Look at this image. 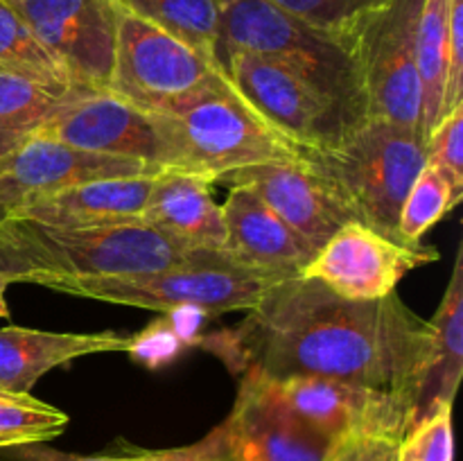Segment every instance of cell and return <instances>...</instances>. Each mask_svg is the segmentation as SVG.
<instances>
[{
	"label": "cell",
	"mask_w": 463,
	"mask_h": 461,
	"mask_svg": "<svg viewBox=\"0 0 463 461\" xmlns=\"http://www.w3.org/2000/svg\"><path fill=\"white\" fill-rule=\"evenodd\" d=\"M184 348H188V343L181 339L172 321L163 315L161 319L147 325L143 333L131 334V343L127 353L134 362H140L149 369H158V366H165L172 360H176Z\"/></svg>",
	"instance_id": "cell-32"
},
{
	"label": "cell",
	"mask_w": 463,
	"mask_h": 461,
	"mask_svg": "<svg viewBox=\"0 0 463 461\" xmlns=\"http://www.w3.org/2000/svg\"><path fill=\"white\" fill-rule=\"evenodd\" d=\"M267 384L301 423L328 443L353 432L405 437L411 425V400L401 393L312 375L267 380Z\"/></svg>",
	"instance_id": "cell-11"
},
{
	"label": "cell",
	"mask_w": 463,
	"mask_h": 461,
	"mask_svg": "<svg viewBox=\"0 0 463 461\" xmlns=\"http://www.w3.org/2000/svg\"><path fill=\"white\" fill-rule=\"evenodd\" d=\"M0 72L25 77L57 98H71L77 93L61 63L50 54L7 0H0Z\"/></svg>",
	"instance_id": "cell-22"
},
{
	"label": "cell",
	"mask_w": 463,
	"mask_h": 461,
	"mask_svg": "<svg viewBox=\"0 0 463 461\" xmlns=\"http://www.w3.org/2000/svg\"><path fill=\"white\" fill-rule=\"evenodd\" d=\"M222 260L229 258L190 247L140 221L54 226L12 215L0 220V274L12 283L32 285L36 278L54 276L134 274Z\"/></svg>",
	"instance_id": "cell-2"
},
{
	"label": "cell",
	"mask_w": 463,
	"mask_h": 461,
	"mask_svg": "<svg viewBox=\"0 0 463 461\" xmlns=\"http://www.w3.org/2000/svg\"><path fill=\"white\" fill-rule=\"evenodd\" d=\"M61 63L77 93L109 90L116 57L113 0H7Z\"/></svg>",
	"instance_id": "cell-9"
},
{
	"label": "cell",
	"mask_w": 463,
	"mask_h": 461,
	"mask_svg": "<svg viewBox=\"0 0 463 461\" xmlns=\"http://www.w3.org/2000/svg\"><path fill=\"white\" fill-rule=\"evenodd\" d=\"M416 68L420 84V136L441 120L448 75V0H423L416 27Z\"/></svg>",
	"instance_id": "cell-23"
},
{
	"label": "cell",
	"mask_w": 463,
	"mask_h": 461,
	"mask_svg": "<svg viewBox=\"0 0 463 461\" xmlns=\"http://www.w3.org/2000/svg\"><path fill=\"white\" fill-rule=\"evenodd\" d=\"M211 181L179 170H161L140 212L147 224L190 247L224 253L226 226L222 206L213 199Z\"/></svg>",
	"instance_id": "cell-19"
},
{
	"label": "cell",
	"mask_w": 463,
	"mask_h": 461,
	"mask_svg": "<svg viewBox=\"0 0 463 461\" xmlns=\"http://www.w3.org/2000/svg\"><path fill=\"white\" fill-rule=\"evenodd\" d=\"M21 140L23 138H18V136L9 134L7 129H3V127H0V158L7 156V154L12 152V149L16 147L18 143H21Z\"/></svg>",
	"instance_id": "cell-35"
},
{
	"label": "cell",
	"mask_w": 463,
	"mask_h": 461,
	"mask_svg": "<svg viewBox=\"0 0 463 461\" xmlns=\"http://www.w3.org/2000/svg\"><path fill=\"white\" fill-rule=\"evenodd\" d=\"M71 419L59 407L39 400L32 393L0 391V450L57 438Z\"/></svg>",
	"instance_id": "cell-25"
},
{
	"label": "cell",
	"mask_w": 463,
	"mask_h": 461,
	"mask_svg": "<svg viewBox=\"0 0 463 461\" xmlns=\"http://www.w3.org/2000/svg\"><path fill=\"white\" fill-rule=\"evenodd\" d=\"M463 102V0H448V75L441 118Z\"/></svg>",
	"instance_id": "cell-34"
},
{
	"label": "cell",
	"mask_w": 463,
	"mask_h": 461,
	"mask_svg": "<svg viewBox=\"0 0 463 461\" xmlns=\"http://www.w3.org/2000/svg\"><path fill=\"white\" fill-rule=\"evenodd\" d=\"M459 202L461 194L455 193L450 181L425 161L423 170L419 172L402 202L401 221H398V233L402 242L419 244L443 215L459 206Z\"/></svg>",
	"instance_id": "cell-26"
},
{
	"label": "cell",
	"mask_w": 463,
	"mask_h": 461,
	"mask_svg": "<svg viewBox=\"0 0 463 461\" xmlns=\"http://www.w3.org/2000/svg\"><path fill=\"white\" fill-rule=\"evenodd\" d=\"M143 174H158V170L134 158L86 152L43 136H27L0 158V217L5 220L23 203L72 185Z\"/></svg>",
	"instance_id": "cell-14"
},
{
	"label": "cell",
	"mask_w": 463,
	"mask_h": 461,
	"mask_svg": "<svg viewBox=\"0 0 463 461\" xmlns=\"http://www.w3.org/2000/svg\"><path fill=\"white\" fill-rule=\"evenodd\" d=\"M420 7L423 0H392L344 39L357 72L366 120H387L419 134L416 27Z\"/></svg>",
	"instance_id": "cell-7"
},
{
	"label": "cell",
	"mask_w": 463,
	"mask_h": 461,
	"mask_svg": "<svg viewBox=\"0 0 463 461\" xmlns=\"http://www.w3.org/2000/svg\"><path fill=\"white\" fill-rule=\"evenodd\" d=\"M220 72V61L118 7L109 93L145 113H165L206 89Z\"/></svg>",
	"instance_id": "cell-8"
},
{
	"label": "cell",
	"mask_w": 463,
	"mask_h": 461,
	"mask_svg": "<svg viewBox=\"0 0 463 461\" xmlns=\"http://www.w3.org/2000/svg\"><path fill=\"white\" fill-rule=\"evenodd\" d=\"M120 9L152 23L217 61V0H113Z\"/></svg>",
	"instance_id": "cell-24"
},
{
	"label": "cell",
	"mask_w": 463,
	"mask_h": 461,
	"mask_svg": "<svg viewBox=\"0 0 463 461\" xmlns=\"http://www.w3.org/2000/svg\"><path fill=\"white\" fill-rule=\"evenodd\" d=\"M12 285V280L5 274H0V319H9V307H7V287Z\"/></svg>",
	"instance_id": "cell-36"
},
{
	"label": "cell",
	"mask_w": 463,
	"mask_h": 461,
	"mask_svg": "<svg viewBox=\"0 0 463 461\" xmlns=\"http://www.w3.org/2000/svg\"><path fill=\"white\" fill-rule=\"evenodd\" d=\"M437 260L434 247L393 242L360 221H348L315 253L301 276L321 280L344 298L373 301L396 292V285L416 267Z\"/></svg>",
	"instance_id": "cell-12"
},
{
	"label": "cell",
	"mask_w": 463,
	"mask_h": 461,
	"mask_svg": "<svg viewBox=\"0 0 463 461\" xmlns=\"http://www.w3.org/2000/svg\"><path fill=\"white\" fill-rule=\"evenodd\" d=\"M131 334L52 333V330L0 328V391L30 393L41 375L77 357L98 353H127Z\"/></svg>",
	"instance_id": "cell-18"
},
{
	"label": "cell",
	"mask_w": 463,
	"mask_h": 461,
	"mask_svg": "<svg viewBox=\"0 0 463 461\" xmlns=\"http://www.w3.org/2000/svg\"><path fill=\"white\" fill-rule=\"evenodd\" d=\"M463 371V247L452 267L450 283L439 310L430 319V337L425 346L423 369L416 384L411 425L419 423L439 407L452 405ZM410 425V428H411Z\"/></svg>",
	"instance_id": "cell-21"
},
{
	"label": "cell",
	"mask_w": 463,
	"mask_h": 461,
	"mask_svg": "<svg viewBox=\"0 0 463 461\" xmlns=\"http://www.w3.org/2000/svg\"><path fill=\"white\" fill-rule=\"evenodd\" d=\"M215 183L251 190L315 253L353 221L333 190L303 161L240 167L217 176Z\"/></svg>",
	"instance_id": "cell-16"
},
{
	"label": "cell",
	"mask_w": 463,
	"mask_h": 461,
	"mask_svg": "<svg viewBox=\"0 0 463 461\" xmlns=\"http://www.w3.org/2000/svg\"><path fill=\"white\" fill-rule=\"evenodd\" d=\"M401 438L387 432H353L330 443L324 461H396Z\"/></svg>",
	"instance_id": "cell-33"
},
{
	"label": "cell",
	"mask_w": 463,
	"mask_h": 461,
	"mask_svg": "<svg viewBox=\"0 0 463 461\" xmlns=\"http://www.w3.org/2000/svg\"><path fill=\"white\" fill-rule=\"evenodd\" d=\"M0 220H3V217H0Z\"/></svg>",
	"instance_id": "cell-38"
},
{
	"label": "cell",
	"mask_w": 463,
	"mask_h": 461,
	"mask_svg": "<svg viewBox=\"0 0 463 461\" xmlns=\"http://www.w3.org/2000/svg\"><path fill=\"white\" fill-rule=\"evenodd\" d=\"M285 278L288 276L247 269L231 260H222L211 265H179L134 274L54 276L36 278L32 285H41L68 296L143 307L163 315L190 306L199 307L213 319L224 312L253 310L260 298Z\"/></svg>",
	"instance_id": "cell-6"
},
{
	"label": "cell",
	"mask_w": 463,
	"mask_h": 461,
	"mask_svg": "<svg viewBox=\"0 0 463 461\" xmlns=\"http://www.w3.org/2000/svg\"><path fill=\"white\" fill-rule=\"evenodd\" d=\"M32 136L68 143L109 156L134 158L161 172V138L152 113L113 93H75L61 99L52 116Z\"/></svg>",
	"instance_id": "cell-15"
},
{
	"label": "cell",
	"mask_w": 463,
	"mask_h": 461,
	"mask_svg": "<svg viewBox=\"0 0 463 461\" xmlns=\"http://www.w3.org/2000/svg\"><path fill=\"white\" fill-rule=\"evenodd\" d=\"M452 405H446L407 429L398 446L396 461H452Z\"/></svg>",
	"instance_id": "cell-29"
},
{
	"label": "cell",
	"mask_w": 463,
	"mask_h": 461,
	"mask_svg": "<svg viewBox=\"0 0 463 461\" xmlns=\"http://www.w3.org/2000/svg\"><path fill=\"white\" fill-rule=\"evenodd\" d=\"M161 138V167L217 176L260 163L301 161L298 147L276 129L220 72L206 89L165 113H152Z\"/></svg>",
	"instance_id": "cell-3"
},
{
	"label": "cell",
	"mask_w": 463,
	"mask_h": 461,
	"mask_svg": "<svg viewBox=\"0 0 463 461\" xmlns=\"http://www.w3.org/2000/svg\"><path fill=\"white\" fill-rule=\"evenodd\" d=\"M217 61L229 52L256 54L297 72L328 98L351 127L366 120L355 66L342 41L307 25L274 0H217Z\"/></svg>",
	"instance_id": "cell-5"
},
{
	"label": "cell",
	"mask_w": 463,
	"mask_h": 461,
	"mask_svg": "<svg viewBox=\"0 0 463 461\" xmlns=\"http://www.w3.org/2000/svg\"><path fill=\"white\" fill-rule=\"evenodd\" d=\"M428 337L430 321L396 292L353 301L321 280L292 276L276 283L238 328L202 337L199 346L240 375L344 380L401 393L414 407Z\"/></svg>",
	"instance_id": "cell-1"
},
{
	"label": "cell",
	"mask_w": 463,
	"mask_h": 461,
	"mask_svg": "<svg viewBox=\"0 0 463 461\" xmlns=\"http://www.w3.org/2000/svg\"><path fill=\"white\" fill-rule=\"evenodd\" d=\"M298 156L353 221L405 244L398 233L402 202L428 161L419 131L369 118L328 147H298Z\"/></svg>",
	"instance_id": "cell-4"
},
{
	"label": "cell",
	"mask_w": 463,
	"mask_h": 461,
	"mask_svg": "<svg viewBox=\"0 0 463 461\" xmlns=\"http://www.w3.org/2000/svg\"><path fill=\"white\" fill-rule=\"evenodd\" d=\"M215 434V461H324L330 447L256 373H242L233 411Z\"/></svg>",
	"instance_id": "cell-13"
},
{
	"label": "cell",
	"mask_w": 463,
	"mask_h": 461,
	"mask_svg": "<svg viewBox=\"0 0 463 461\" xmlns=\"http://www.w3.org/2000/svg\"><path fill=\"white\" fill-rule=\"evenodd\" d=\"M61 99L25 77L0 72V127L18 138L34 134Z\"/></svg>",
	"instance_id": "cell-27"
},
{
	"label": "cell",
	"mask_w": 463,
	"mask_h": 461,
	"mask_svg": "<svg viewBox=\"0 0 463 461\" xmlns=\"http://www.w3.org/2000/svg\"><path fill=\"white\" fill-rule=\"evenodd\" d=\"M222 66L235 89L297 147H328L355 129L328 98L279 63L229 52Z\"/></svg>",
	"instance_id": "cell-10"
},
{
	"label": "cell",
	"mask_w": 463,
	"mask_h": 461,
	"mask_svg": "<svg viewBox=\"0 0 463 461\" xmlns=\"http://www.w3.org/2000/svg\"><path fill=\"white\" fill-rule=\"evenodd\" d=\"M289 14L306 21L307 25L335 36L344 43L348 34L392 0H274Z\"/></svg>",
	"instance_id": "cell-28"
},
{
	"label": "cell",
	"mask_w": 463,
	"mask_h": 461,
	"mask_svg": "<svg viewBox=\"0 0 463 461\" xmlns=\"http://www.w3.org/2000/svg\"><path fill=\"white\" fill-rule=\"evenodd\" d=\"M217 437L208 434L203 441L176 450H131L122 455H63L54 450H39L30 446L21 447L18 461H215Z\"/></svg>",
	"instance_id": "cell-31"
},
{
	"label": "cell",
	"mask_w": 463,
	"mask_h": 461,
	"mask_svg": "<svg viewBox=\"0 0 463 461\" xmlns=\"http://www.w3.org/2000/svg\"><path fill=\"white\" fill-rule=\"evenodd\" d=\"M428 163L463 197V102L446 113L425 140Z\"/></svg>",
	"instance_id": "cell-30"
},
{
	"label": "cell",
	"mask_w": 463,
	"mask_h": 461,
	"mask_svg": "<svg viewBox=\"0 0 463 461\" xmlns=\"http://www.w3.org/2000/svg\"><path fill=\"white\" fill-rule=\"evenodd\" d=\"M215 437H217V434H215ZM215 456H217V455H215Z\"/></svg>",
	"instance_id": "cell-37"
},
{
	"label": "cell",
	"mask_w": 463,
	"mask_h": 461,
	"mask_svg": "<svg viewBox=\"0 0 463 461\" xmlns=\"http://www.w3.org/2000/svg\"><path fill=\"white\" fill-rule=\"evenodd\" d=\"M222 215L224 256L235 265L292 278L315 258V251L249 188H229Z\"/></svg>",
	"instance_id": "cell-17"
},
{
	"label": "cell",
	"mask_w": 463,
	"mask_h": 461,
	"mask_svg": "<svg viewBox=\"0 0 463 461\" xmlns=\"http://www.w3.org/2000/svg\"><path fill=\"white\" fill-rule=\"evenodd\" d=\"M154 176H122L72 185L23 203L12 217L54 226H107L140 221ZM9 217V215H7Z\"/></svg>",
	"instance_id": "cell-20"
}]
</instances>
